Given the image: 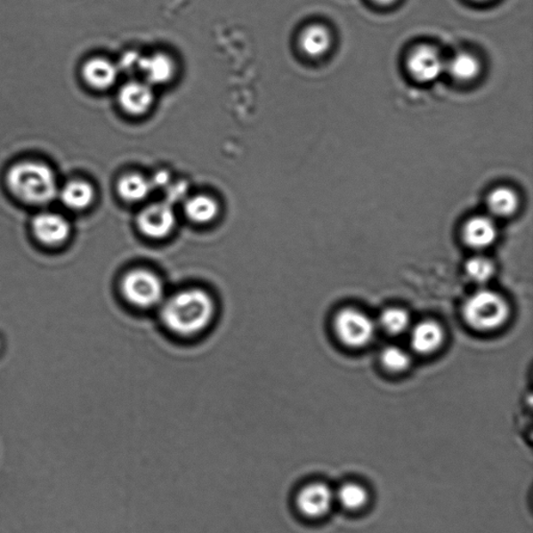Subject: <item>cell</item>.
Instances as JSON below:
<instances>
[{"instance_id":"obj_20","label":"cell","mask_w":533,"mask_h":533,"mask_svg":"<svg viewBox=\"0 0 533 533\" xmlns=\"http://www.w3.org/2000/svg\"><path fill=\"white\" fill-rule=\"evenodd\" d=\"M151 182L140 174H127L118 182L117 192L127 202H139L149 195Z\"/></svg>"},{"instance_id":"obj_2","label":"cell","mask_w":533,"mask_h":533,"mask_svg":"<svg viewBox=\"0 0 533 533\" xmlns=\"http://www.w3.org/2000/svg\"><path fill=\"white\" fill-rule=\"evenodd\" d=\"M215 315V303L205 291L189 289L176 293L162 306L165 326L177 335H192L204 330Z\"/></svg>"},{"instance_id":"obj_11","label":"cell","mask_w":533,"mask_h":533,"mask_svg":"<svg viewBox=\"0 0 533 533\" xmlns=\"http://www.w3.org/2000/svg\"><path fill=\"white\" fill-rule=\"evenodd\" d=\"M498 230L494 220L487 216H476L468 220L463 229V240L470 248L486 249L497 240Z\"/></svg>"},{"instance_id":"obj_5","label":"cell","mask_w":533,"mask_h":533,"mask_svg":"<svg viewBox=\"0 0 533 533\" xmlns=\"http://www.w3.org/2000/svg\"><path fill=\"white\" fill-rule=\"evenodd\" d=\"M121 290L127 302L139 308H152L164 299L162 279L145 269L128 272L122 280Z\"/></svg>"},{"instance_id":"obj_10","label":"cell","mask_w":533,"mask_h":533,"mask_svg":"<svg viewBox=\"0 0 533 533\" xmlns=\"http://www.w3.org/2000/svg\"><path fill=\"white\" fill-rule=\"evenodd\" d=\"M118 101L124 111L132 116H142L149 111L155 94L146 82H130L119 91Z\"/></svg>"},{"instance_id":"obj_15","label":"cell","mask_w":533,"mask_h":533,"mask_svg":"<svg viewBox=\"0 0 533 533\" xmlns=\"http://www.w3.org/2000/svg\"><path fill=\"white\" fill-rule=\"evenodd\" d=\"M138 70L150 85L169 83L175 72L174 61L164 53L141 57Z\"/></svg>"},{"instance_id":"obj_7","label":"cell","mask_w":533,"mask_h":533,"mask_svg":"<svg viewBox=\"0 0 533 533\" xmlns=\"http://www.w3.org/2000/svg\"><path fill=\"white\" fill-rule=\"evenodd\" d=\"M30 232L41 247L58 249L70 240L72 226L63 214L43 210L30 222Z\"/></svg>"},{"instance_id":"obj_3","label":"cell","mask_w":533,"mask_h":533,"mask_svg":"<svg viewBox=\"0 0 533 533\" xmlns=\"http://www.w3.org/2000/svg\"><path fill=\"white\" fill-rule=\"evenodd\" d=\"M463 316L465 323L477 332H494L505 326L511 309L506 299L497 292L480 290L465 300Z\"/></svg>"},{"instance_id":"obj_18","label":"cell","mask_w":533,"mask_h":533,"mask_svg":"<svg viewBox=\"0 0 533 533\" xmlns=\"http://www.w3.org/2000/svg\"><path fill=\"white\" fill-rule=\"evenodd\" d=\"M335 498L348 512L363 510L370 499L367 489L357 482L344 483L335 492Z\"/></svg>"},{"instance_id":"obj_27","label":"cell","mask_w":533,"mask_h":533,"mask_svg":"<svg viewBox=\"0 0 533 533\" xmlns=\"http://www.w3.org/2000/svg\"><path fill=\"white\" fill-rule=\"evenodd\" d=\"M3 349H4L3 340H2V338H0V352L3 351Z\"/></svg>"},{"instance_id":"obj_14","label":"cell","mask_w":533,"mask_h":533,"mask_svg":"<svg viewBox=\"0 0 533 533\" xmlns=\"http://www.w3.org/2000/svg\"><path fill=\"white\" fill-rule=\"evenodd\" d=\"M444 342V330L436 321H422L410 333V345L416 352L432 354L439 351Z\"/></svg>"},{"instance_id":"obj_26","label":"cell","mask_w":533,"mask_h":533,"mask_svg":"<svg viewBox=\"0 0 533 533\" xmlns=\"http://www.w3.org/2000/svg\"><path fill=\"white\" fill-rule=\"evenodd\" d=\"M372 2H375L379 4H391L395 3L396 0H372Z\"/></svg>"},{"instance_id":"obj_1","label":"cell","mask_w":533,"mask_h":533,"mask_svg":"<svg viewBox=\"0 0 533 533\" xmlns=\"http://www.w3.org/2000/svg\"><path fill=\"white\" fill-rule=\"evenodd\" d=\"M5 185L24 206L44 207L58 198L59 183L54 170L44 162L24 159L9 168Z\"/></svg>"},{"instance_id":"obj_25","label":"cell","mask_w":533,"mask_h":533,"mask_svg":"<svg viewBox=\"0 0 533 533\" xmlns=\"http://www.w3.org/2000/svg\"><path fill=\"white\" fill-rule=\"evenodd\" d=\"M141 57L138 53L131 52L126 53L124 58L121 60V66L124 67L125 69H137L139 67Z\"/></svg>"},{"instance_id":"obj_19","label":"cell","mask_w":533,"mask_h":533,"mask_svg":"<svg viewBox=\"0 0 533 533\" xmlns=\"http://www.w3.org/2000/svg\"><path fill=\"white\" fill-rule=\"evenodd\" d=\"M489 213L496 217L506 218L517 211L519 206L518 195L508 188L495 189L488 198Z\"/></svg>"},{"instance_id":"obj_9","label":"cell","mask_w":533,"mask_h":533,"mask_svg":"<svg viewBox=\"0 0 533 533\" xmlns=\"http://www.w3.org/2000/svg\"><path fill=\"white\" fill-rule=\"evenodd\" d=\"M137 223L145 236L162 238L174 230L176 218L170 205L153 204L139 214Z\"/></svg>"},{"instance_id":"obj_23","label":"cell","mask_w":533,"mask_h":533,"mask_svg":"<svg viewBox=\"0 0 533 533\" xmlns=\"http://www.w3.org/2000/svg\"><path fill=\"white\" fill-rule=\"evenodd\" d=\"M409 315L407 311L400 308H391L385 310L381 319H379V324L390 335H401L409 327Z\"/></svg>"},{"instance_id":"obj_13","label":"cell","mask_w":533,"mask_h":533,"mask_svg":"<svg viewBox=\"0 0 533 533\" xmlns=\"http://www.w3.org/2000/svg\"><path fill=\"white\" fill-rule=\"evenodd\" d=\"M58 198L67 210L83 212L93 205L95 189L87 181L72 180L60 187Z\"/></svg>"},{"instance_id":"obj_4","label":"cell","mask_w":533,"mask_h":533,"mask_svg":"<svg viewBox=\"0 0 533 533\" xmlns=\"http://www.w3.org/2000/svg\"><path fill=\"white\" fill-rule=\"evenodd\" d=\"M335 492L327 483L309 481L300 486L291 498L293 511L306 521H318L326 518L333 510Z\"/></svg>"},{"instance_id":"obj_16","label":"cell","mask_w":533,"mask_h":533,"mask_svg":"<svg viewBox=\"0 0 533 533\" xmlns=\"http://www.w3.org/2000/svg\"><path fill=\"white\" fill-rule=\"evenodd\" d=\"M332 46V35L322 26H311L300 36V47L306 56L318 58L326 54Z\"/></svg>"},{"instance_id":"obj_22","label":"cell","mask_w":533,"mask_h":533,"mask_svg":"<svg viewBox=\"0 0 533 533\" xmlns=\"http://www.w3.org/2000/svg\"><path fill=\"white\" fill-rule=\"evenodd\" d=\"M464 271L468 279L475 284L485 285L493 278L495 266L491 260L478 255L465 262Z\"/></svg>"},{"instance_id":"obj_6","label":"cell","mask_w":533,"mask_h":533,"mask_svg":"<svg viewBox=\"0 0 533 533\" xmlns=\"http://www.w3.org/2000/svg\"><path fill=\"white\" fill-rule=\"evenodd\" d=\"M334 326L339 340L351 348H363L370 344L376 332L372 319L357 309L340 311L335 318Z\"/></svg>"},{"instance_id":"obj_8","label":"cell","mask_w":533,"mask_h":533,"mask_svg":"<svg viewBox=\"0 0 533 533\" xmlns=\"http://www.w3.org/2000/svg\"><path fill=\"white\" fill-rule=\"evenodd\" d=\"M408 67L416 81L431 83L436 81L446 71V62L436 48L424 45L410 53Z\"/></svg>"},{"instance_id":"obj_21","label":"cell","mask_w":533,"mask_h":533,"mask_svg":"<svg viewBox=\"0 0 533 533\" xmlns=\"http://www.w3.org/2000/svg\"><path fill=\"white\" fill-rule=\"evenodd\" d=\"M446 71L458 81H471L480 75L481 63L471 53L459 52L449 62H446Z\"/></svg>"},{"instance_id":"obj_17","label":"cell","mask_w":533,"mask_h":533,"mask_svg":"<svg viewBox=\"0 0 533 533\" xmlns=\"http://www.w3.org/2000/svg\"><path fill=\"white\" fill-rule=\"evenodd\" d=\"M185 213L194 223H210L217 217L219 206L210 196L198 195L186 202Z\"/></svg>"},{"instance_id":"obj_12","label":"cell","mask_w":533,"mask_h":533,"mask_svg":"<svg viewBox=\"0 0 533 533\" xmlns=\"http://www.w3.org/2000/svg\"><path fill=\"white\" fill-rule=\"evenodd\" d=\"M119 69L111 61L93 58L85 62L82 69V77L90 88L104 91L113 87L117 82Z\"/></svg>"},{"instance_id":"obj_24","label":"cell","mask_w":533,"mask_h":533,"mask_svg":"<svg viewBox=\"0 0 533 533\" xmlns=\"http://www.w3.org/2000/svg\"><path fill=\"white\" fill-rule=\"evenodd\" d=\"M382 364L385 369L393 373L407 371L412 363L409 354L397 346L384 348L381 355Z\"/></svg>"}]
</instances>
